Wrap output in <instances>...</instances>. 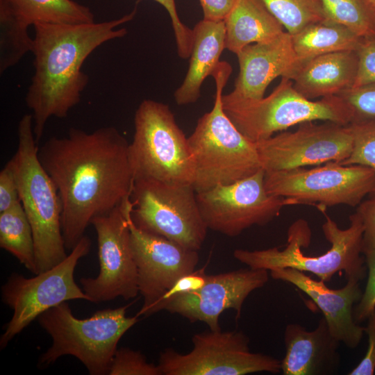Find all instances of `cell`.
Segmentation results:
<instances>
[{
    "mask_svg": "<svg viewBox=\"0 0 375 375\" xmlns=\"http://www.w3.org/2000/svg\"><path fill=\"white\" fill-rule=\"evenodd\" d=\"M203 19L224 21L233 7L236 0H199Z\"/></svg>",
    "mask_w": 375,
    "mask_h": 375,
    "instance_id": "cell-40",
    "label": "cell"
},
{
    "mask_svg": "<svg viewBox=\"0 0 375 375\" xmlns=\"http://www.w3.org/2000/svg\"><path fill=\"white\" fill-rule=\"evenodd\" d=\"M292 38L299 62L329 53L357 51L364 39L328 18L309 24Z\"/></svg>",
    "mask_w": 375,
    "mask_h": 375,
    "instance_id": "cell-25",
    "label": "cell"
},
{
    "mask_svg": "<svg viewBox=\"0 0 375 375\" xmlns=\"http://www.w3.org/2000/svg\"><path fill=\"white\" fill-rule=\"evenodd\" d=\"M224 22L226 49L235 54L251 43L271 40L284 32L261 0H236Z\"/></svg>",
    "mask_w": 375,
    "mask_h": 375,
    "instance_id": "cell-23",
    "label": "cell"
},
{
    "mask_svg": "<svg viewBox=\"0 0 375 375\" xmlns=\"http://www.w3.org/2000/svg\"><path fill=\"white\" fill-rule=\"evenodd\" d=\"M337 96L349 110L350 124H375V82L350 88Z\"/></svg>",
    "mask_w": 375,
    "mask_h": 375,
    "instance_id": "cell-30",
    "label": "cell"
},
{
    "mask_svg": "<svg viewBox=\"0 0 375 375\" xmlns=\"http://www.w3.org/2000/svg\"><path fill=\"white\" fill-rule=\"evenodd\" d=\"M131 200V219L138 228L188 249H201L208 228L192 185L135 179Z\"/></svg>",
    "mask_w": 375,
    "mask_h": 375,
    "instance_id": "cell-9",
    "label": "cell"
},
{
    "mask_svg": "<svg viewBox=\"0 0 375 375\" xmlns=\"http://www.w3.org/2000/svg\"><path fill=\"white\" fill-rule=\"evenodd\" d=\"M192 349L180 353L172 349L160 353L162 375H244L256 372L278 374L281 361L253 353L249 338L242 331H212L195 333Z\"/></svg>",
    "mask_w": 375,
    "mask_h": 375,
    "instance_id": "cell-12",
    "label": "cell"
},
{
    "mask_svg": "<svg viewBox=\"0 0 375 375\" xmlns=\"http://www.w3.org/2000/svg\"><path fill=\"white\" fill-rule=\"evenodd\" d=\"M129 144L116 128L105 126L90 133L72 128L38 147L39 160L59 197L66 249L76 246L93 219L131 196Z\"/></svg>",
    "mask_w": 375,
    "mask_h": 375,
    "instance_id": "cell-1",
    "label": "cell"
},
{
    "mask_svg": "<svg viewBox=\"0 0 375 375\" xmlns=\"http://www.w3.org/2000/svg\"><path fill=\"white\" fill-rule=\"evenodd\" d=\"M240 66L232 97L260 99L269 83L286 76L298 64L292 35L283 32L275 38L249 44L237 54Z\"/></svg>",
    "mask_w": 375,
    "mask_h": 375,
    "instance_id": "cell-19",
    "label": "cell"
},
{
    "mask_svg": "<svg viewBox=\"0 0 375 375\" xmlns=\"http://www.w3.org/2000/svg\"><path fill=\"white\" fill-rule=\"evenodd\" d=\"M255 143L262 168L273 172L340 163L351 155L353 136L349 124L308 122L293 132L283 131Z\"/></svg>",
    "mask_w": 375,
    "mask_h": 375,
    "instance_id": "cell-15",
    "label": "cell"
},
{
    "mask_svg": "<svg viewBox=\"0 0 375 375\" xmlns=\"http://www.w3.org/2000/svg\"><path fill=\"white\" fill-rule=\"evenodd\" d=\"M192 31L188 70L174 94V100L179 106L195 103L199 99L202 83L207 76L212 75L226 49L224 21L203 19Z\"/></svg>",
    "mask_w": 375,
    "mask_h": 375,
    "instance_id": "cell-22",
    "label": "cell"
},
{
    "mask_svg": "<svg viewBox=\"0 0 375 375\" xmlns=\"http://www.w3.org/2000/svg\"><path fill=\"white\" fill-rule=\"evenodd\" d=\"M268 275L267 269L249 267L207 275L199 290L173 297L163 310L178 314L192 323L203 322L209 329L219 331L220 315L227 309H233L236 318H239L245 299L267 283Z\"/></svg>",
    "mask_w": 375,
    "mask_h": 375,
    "instance_id": "cell-17",
    "label": "cell"
},
{
    "mask_svg": "<svg viewBox=\"0 0 375 375\" xmlns=\"http://www.w3.org/2000/svg\"><path fill=\"white\" fill-rule=\"evenodd\" d=\"M0 11L28 26L38 24H77L94 22L90 8L73 0H0Z\"/></svg>",
    "mask_w": 375,
    "mask_h": 375,
    "instance_id": "cell-24",
    "label": "cell"
},
{
    "mask_svg": "<svg viewBox=\"0 0 375 375\" xmlns=\"http://www.w3.org/2000/svg\"><path fill=\"white\" fill-rule=\"evenodd\" d=\"M265 186L269 194L295 204L317 203L324 212L327 206H356L366 195L374 194L375 172L364 165L331 161L312 169L265 172Z\"/></svg>",
    "mask_w": 375,
    "mask_h": 375,
    "instance_id": "cell-11",
    "label": "cell"
},
{
    "mask_svg": "<svg viewBox=\"0 0 375 375\" xmlns=\"http://www.w3.org/2000/svg\"><path fill=\"white\" fill-rule=\"evenodd\" d=\"M362 202L356 209L362 219L364 231L362 236V253L366 250L375 249V194Z\"/></svg>",
    "mask_w": 375,
    "mask_h": 375,
    "instance_id": "cell-38",
    "label": "cell"
},
{
    "mask_svg": "<svg viewBox=\"0 0 375 375\" xmlns=\"http://www.w3.org/2000/svg\"><path fill=\"white\" fill-rule=\"evenodd\" d=\"M371 6L375 10V0H367Z\"/></svg>",
    "mask_w": 375,
    "mask_h": 375,
    "instance_id": "cell-41",
    "label": "cell"
},
{
    "mask_svg": "<svg viewBox=\"0 0 375 375\" xmlns=\"http://www.w3.org/2000/svg\"><path fill=\"white\" fill-rule=\"evenodd\" d=\"M265 170L232 183L217 185L197 193L201 217L208 229L229 237L254 225L263 226L277 217L290 199L269 194Z\"/></svg>",
    "mask_w": 375,
    "mask_h": 375,
    "instance_id": "cell-13",
    "label": "cell"
},
{
    "mask_svg": "<svg viewBox=\"0 0 375 375\" xmlns=\"http://www.w3.org/2000/svg\"><path fill=\"white\" fill-rule=\"evenodd\" d=\"M167 11L172 24L178 55L183 59L189 58L191 53L193 31L180 19L175 0H155Z\"/></svg>",
    "mask_w": 375,
    "mask_h": 375,
    "instance_id": "cell-34",
    "label": "cell"
},
{
    "mask_svg": "<svg viewBox=\"0 0 375 375\" xmlns=\"http://www.w3.org/2000/svg\"><path fill=\"white\" fill-rule=\"evenodd\" d=\"M231 72V65L220 61L211 75L216 86L213 107L198 119L188 138L197 193L234 183L262 169L256 143L236 128L223 107L222 92Z\"/></svg>",
    "mask_w": 375,
    "mask_h": 375,
    "instance_id": "cell-3",
    "label": "cell"
},
{
    "mask_svg": "<svg viewBox=\"0 0 375 375\" xmlns=\"http://www.w3.org/2000/svg\"><path fill=\"white\" fill-rule=\"evenodd\" d=\"M222 101L225 112L236 128L253 142L304 122L322 120L348 125L351 122L349 110L340 97L308 99L285 77L266 97L238 99L227 94L223 95Z\"/></svg>",
    "mask_w": 375,
    "mask_h": 375,
    "instance_id": "cell-7",
    "label": "cell"
},
{
    "mask_svg": "<svg viewBox=\"0 0 375 375\" xmlns=\"http://www.w3.org/2000/svg\"><path fill=\"white\" fill-rule=\"evenodd\" d=\"M130 304L97 311L86 319L76 317L67 301L41 314L38 322L52 339L41 356L40 366L53 364L63 356L78 358L91 375L108 374L122 337L139 320L126 316Z\"/></svg>",
    "mask_w": 375,
    "mask_h": 375,
    "instance_id": "cell-6",
    "label": "cell"
},
{
    "mask_svg": "<svg viewBox=\"0 0 375 375\" xmlns=\"http://www.w3.org/2000/svg\"><path fill=\"white\" fill-rule=\"evenodd\" d=\"M328 19L363 38H375V10L367 0H321Z\"/></svg>",
    "mask_w": 375,
    "mask_h": 375,
    "instance_id": "cell-27",
    "label": "cell"
},
{
    "mask_svg": "<svg viewBox=\"0 0 375 375\" xmlns=\"http://www.w3.org/2000/svg\"><path fill=\"white\" fill-rule=\"evenodd\" d=\"M358 72L353 87L375 82V38H364L357 50ZM352 87V88H353Z\"/></svg>",
    "mask_w": 375,
    "mask_h": 375,
    "instance_id": "cell-35",
    "label": "cell"
},
{
    "mask_svg": "<svg viewBox=\"0 0 375 375\" xmlns=\"http://www.w3.org/2000/svg\"><path fill=\"white\" fill-rule=\"evenodd\" d=\"M131 203L126 217L137 266L139 293L143 298L137 315L149 316L157 312L162 297L179 278L195 270L199 256L198 251L138 228L131 219Z\"/></svg>",
    "mask_w": 375,
    "mask_h": 375,
    "instance_id": "cell-16",
    "label": "cell"
},
{
    "mask_svg": "<svg viewBox=\"0 0 375 375\" xmlns=\"http://www.w3.org/2000/svg\"><path fill=\"white\" fill-rule=\"evenodd\" d=\"M134 128L129 144L134 180L192 185L194 167L188 138L167 104L143 100L135 113Z\"/></svg>",
    "mask_w": 375,
    "mask_h": 375,
    "instance_id": "cell-8",
    "label": "cell"
},
{
    "mask_svg": "<svg viewBox=\"0 0 375 375\" xmlns=\"http://www.w3.org/2000/svg\"><path fill=\"white\" fill-rule=\"evenodd\" d=\"M17 148L11 161L19 199L31 224L37 274L61 262L67 256L62 233L59 197L38 158L32 114H25L17 126Z\"/></svg>",
    "mask_w": 375,
    "mask_h": 375,
    "instance_id": "cell-5",
    "label": "cell"
},
{
    "mask_svg": "<svg viewBox=\"0 0 375 375\" xmlns=\"http://www.w3.org/2000/svg\"><path fill=\"white\" fill-rule=\"evenodd\" d=\"M28 26L11 15L0 11V73L16 65L28 52H32L33 38Z\"/></svg>",
    "mask_w": 375,
    "mask_h": 375,
    "instance_id": "cell-29",
    "label": "cell"
},
{
    "mask_svg": "<svg viewBox=\"0 0 375 375\" xmlns=\"http://www.w3.org/2000/svg\"><path fill=\"white\" fill-rule=\"evenodd\" d=\"M363 254L368 269V279L365 290L353 311L358 323L367 319L375 309V249L366 250Z\"/></svg>",
    "mask_w": 375,
    "mask_h": 375,
    "instance_id": "cell-33",
    "label": "cell"
},
{
    "mask_svg": "<svg viewBox=\"0 0 375 375\" xmlns=\"http://www.w3.org/2000/svg\"><path fill=\"white\" fill-rule=\"evenodd\" d=\"M349 125L353 136V149L349 157L340 164L364 165L375 172V124Z\"/></svg>",
    "mask_w": 375,
    "mask_h": 375,
    "instance_id": "cell-31",
    "label": "cell"
},
{
    "mask_svg": "<svg viewBox=\"0 0 375 375\" xmlns=\"http://www.w3.org/2000/svg\"><path fill=\"white\" fill-rule=\"evenodd\" d=\"M138 4L139 0L131 12L110 21L33 26L34 74L25 101L38 144L51 117H66L81 101L89 82L82 71L85 60L101 45L127 34L126 28L117 27L135 17Z\"/></svg>",
    "mask_w": 375,
    "mask_h": 375,
    "instance_id": "cell-2",
    "label": "cell"
},
{
    "mask_svg": "<svg viewBox=\"0 0 375 375\" xmlns=\"http://www.w3.org/2000/svg\"><path fill=\"white\" fill-rule=\"evenodd\" d=\"M284 342L283 375H330L340 367V342L331 333L324 317L310 331L299 324H288Z\"/></svg>",
    "mask_w": 375,
    "mask_h": 375,
    "instance_id": "cell-20",
    "label": "cell"
},
{
    "mask_svg": "<svg viewBox=\"0 0 375 375\" xmlns=\"http://www.w3.org/2000/svg\"><path fill=\"white\" fill-rule=\"evenodd\" d=\"M367 320L365 327V333L368 336L367 350L360 363L348 374L349 375H373L375 372V309Z\"/></svg>",
    "mask_w": 375,
    "mask_h": 375,
    "instance_id": "cell-39",
    "label": "cell"
},
{
    "mask_svg": "<svg viewBox=\"0 0 375 375\" xmlns=\"http://www.w3.org/2000/svg\"><path fill=\"white\" fill-rule=\"evenodd\" d=\"M131 196L108 213L95 217L100 270L95 278H82L80 283L90 301L126 300L139 294L137 266L130 243L126 217Z\"/></svg>",
    "mask_w": 375,
    "mask_h": 375,
    "instance_id": "cell-14",
    "label": "cell"
},
{
    "mask_svg": "<svg viewBox=\"0 0 375 375\" xmlns=\"http://www.w3.org/2000/svg\"><path fill=\"white\" fill-rule=\"evenodd\" d=\"M109 375H162L158 365L149 362L140 351L128 348L117 350Z\"/></svg>",
    "mask_w": 375,
    "mask_h": 375,
    "instance_id": "cell-32",
    "label": "cell"
},
{
    "mask_svg": "<svg viewBox=\"0 0 375 375\" xmlns=\"http://www.w3.org/2000/svg\"><path fill=\"white\" fill-rule=\"evenodd\" d=\"M91 241L83 235L67 256L57 265L26 278L13 273L1 288L2 301L12 316L0 338L1 349L47 310L67 301L90 298L74 281L78 260L90 251Z\"/></svg>",
    "mask_w": 375,
    "mask_h": 375,
    "instance_id": "cell-10",
    "label": "cell"
},
{
    "mask_svg": "<svg viewBox=\"0 0 375 375\" xmlns=\"http://www.w3.org/2000/svg\"><path fill=\"white\" fill-rule=\"evenodd\" d=\"M323 213L326 221L322 228L331 247L322 255L312 256L303 253L301 248L310 245L311 231L308 222L300 219L289 227L287 243L283 249L277 247L253 251L236 249L233 256L251 269L270 271L292 268L310 272L324 282L331 281L340 272H344L347 280L363 279L367 268L361 255L364 228L360 216L357 212L352 214L349 217V226L341 229L325 211Z\"/></svg>",
    "mask_w": 375,
    "mask_h": 375,
    "instance_id": "cell-4",
    "label": "cell"
},
{
    "mask_svg": "<svg viewBox=\"0 0 375 375\" xmlns=\"http://www.w3.org/2000/svg\"><path fill=\"white\" fill-rule=\"evenodd\" d=\"M358 66L357 51H343L320 55L299 62L286 76L294 89L312 100L337 95L352 88Z\"/></svg>",
    "mask_w": 375,
    "mask_h": 375,
    "instance_id": "cell-21",
    "label": "cell"
},
{
    "mask_svg": "<svg viewBox=\"0 0 375 375\" xmlns=\"http://www.w3.org/2000/svg\"><path fill=\"white\" fill-rule=\"evenodd\" d=\"M0 247L37 274L33 231L21 202L0 212Z\"/></svg>",
    "mask_w": 375,
    "mask_h": 375,
    "instance_id": "cell-26",
    "label": "cell"
},
{
    "mask_svg": "<svg viewBox=\"0 0 375 375\" xmlns=\"http://www.w3.org/2000/svg\"><path fill=\"white\" fill-rule=\"evenodd\" d=\"M291 35L327 19L321 0H261Z\"/></svg>",
    "mask_w": 375,
    "mask_h": 375,
    "instance_id": "cell-28",
    "label": "cell"
},
{
    "mask_svg": "<svg viewBox=\"0 0 375 375\" xmlns=\"http://www.w3.org/2000/svg\"><path fill=\"white\" fill-rule=\"evenodd\" d=\"M15 172L9 160L0 172V212L20 203Z\"/></svg>",
    "mask_w": 375,
    "mask_h": 375,
    "instance_id": "cell-37",
    "label": "cell"
},
{
    "mask_svg": "<svg viewBox=\"0 0 375 375\" xmlns=\"http://www.w3.org/2000/svg\"><path fill=\"white\" fill-rule=\"evenodd\" d=\"M206 267L179 278L162 297L157 307V312L162 310L166 303L173 297L199 290L206 282Z\"/></svg>",
    "mask_w": 375,
    "mask_h": 375,
    "instance_id": "cell-36",
    "label": "cell"
},
{
    "mask_svg": "<svg viewBox=\"0 0 375 375\" xmlns=\"http://www.w3.org/2000/svg\"><path fill=\"white\" fill-rule=\"evenodd\" d=\"M270 276L289 283L306 294L322 310L332 335L347 347L354 349L360 344L365 327L353 317V306L362 294L359 281L347 279L340 289H331L322 280H315L305 272L292 268L272 269Z\"/></svg>",
    "mask_w": 375,
    "mask_h": 375,
    "instance_id": "cell-18",
    "label": "cell"
}]
</instances>
